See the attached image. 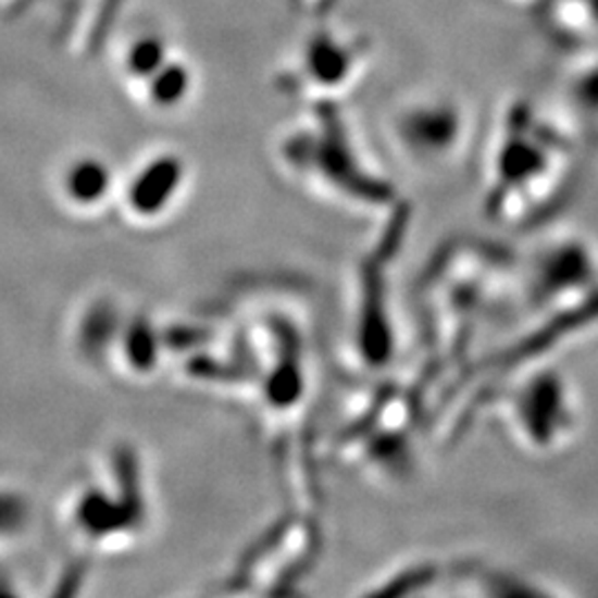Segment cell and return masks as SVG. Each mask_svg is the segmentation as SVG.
<instances>
[{
  "instance_id": "cell-1",
  "label": "cell",
  "mask_w": 598,
  "mask_h": 598,
  "mask_svg": "<svg viewBox=\"0 0 598 598\" xmlns=\"http://www.w3.org/2000/svg\"><path fill=\"white\" fill-rule=\"evenodd\" d=\"M516 424L521 433L536 446H555L572 428L570 395L565 384L546 373L534 377L516 397Z\"/></svg>"
},
{
  "instance_id": "cell-3",
  "label": "cell",
  "mask_w": 598,
  "mask_h": 598,
  "mask_svg": "<svg viewBox=\"0 0 598 598\" xmlns=\"http://www.w3.org/2000/svg\"><path fill=\"white\" fill-rule=\"evenodd\" d=\"M177 177H179V169L171 160L149 166L132 189V202L136 211H142V213L158 211L171 196V189H175Z\"/></svg>"
},
{
  "instance_id": "cell-2",
  "label": "cell",
  "mask_w": 598,
  "mask_h": 598,
  "mask_svg": "<svg viewBox=\"0 0 598 598\" xmlns=\"http://www.w3.org/2000/svg\"><path fill=\"white\" fill-rule=\"evenodd\" d=\"M461 113L452 104H435L426 109H414L408 115L406 138L410 147L426 158H441L459 147L461 140Z\"/></svg>"
},
{
  "instance_id": "cell-6",
  "label": "cell",
  "mask_w": 598,
  "mask_h": 598,
  "mask_svg": "<svg viewBox=\"0 0 598 598\" xmlns=\"http://www.w3.org/2000/svg\"><path fill=\"white\" fill-rule=\"evenodd\" d=\"M25 519V506L14 499L0 495V534L3 532H14Z\"/></svg>"
},
{
  "instance_id": "cell-4",
  "label": "cell",
  "mask_w": 598,
  "mask_h": 598,
  "mask_svg": "<svg viewBox=\"0 0 598 598\" xmlns=\"http://www.w3.org/2000/svg\"><path fill=\"white\" fill-rule=\"evenodd\" d=\"M70 189L76 200L94 202L107 189V171L96 162H83L70 175Z\"/></svg>"
},
{
  "instance_id": "cell-5",
  "label": "cell",
  "mask_w": 598,
  "mask_h": 598,
  "mask_svg": "<svg viewBox=\"0 0 598 598\" xmlns=\"http://www.w3.org/2000/svg\"><path fill=\"white\" fill-rule=\"evenodd\" d=\"M129 354L134 359V364L138 366H149L153 362V337L145 326H136L129 339Z\"/></svg>"
}]
</instances>
